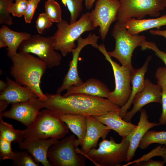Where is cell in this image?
Instances as JSON below:
<instances>
[{
  "label": "cell",
  "instance_id": "1",
  "mask_svg": "<svg viewBox=\"0 0 166 166\" xmlns=\"http://www.w3.org/2000/svg\"><path fill=\"white\" fill-rule=\"evenodd\" d=\"M44 108L58 116L65 114L101 116L120 108L108 98L76 93L66 97L61 94L46 93Z\"/></svg>",
  "mask_w": 166,
  "mask_h": 166
},
{
  "label": "cell",
  "instance_id": "2",
  "mask_svg": "<svg viewBox=\"0 0 166 166\" xmlns=\"http://www.w3.org/2000/svg\"><path fill=\"white\" fill-rule=\"evenodd\" d=\"M10 73L15 81L30 89L43 101L46 98L40 86L41 78L47 67L38 57L30 53L19 52L10 58Z\"/></svg>",
  "mask_w": 166,
  "mask_h": 166
},
{
  "label": "cell",
  "instance_id": "3",
  "mask_svg": "<svg viewBox=\"0 0 166 166\" xmlns=\"http://www.w3.org/2000/svg\"><path fill=\"white\" fill-rule=\"evenodd\" d=\"M69 131L66 124L59 117L45 109L40 111L33 122L22 130V140L20 143L49 138L62 139Z\"/></svg>",
  "mask_w": 166,
  "mask_h": 166
},
{
  "label": "cell",
  "instance_id": "4",
  "mask_svg": "<svg viewBox=\"0 0 166 166\" xmlns=\"http://www.w3.org/2000/svg\"><path fill=\"white\" fill-rule=\"evenodd\" d=\"M57 29L53 36L55 49L65 57L76 47L75 41L85 32L95 29L89 17V12L83 14L75 22L69 24L62 20L57 23Z\"/></svg>",
  "mask_w": 166,
  "mask_h": 166
},
{
  "label": "cell",
  "instance_id": "5",
  "mask_svg": "<svg viewBox=\"0 0 166 166\" xmlns=\"http://www.w3.org/2000/svg\"><path fill=\"white\" fill-rule=\"evenodd\" d=\"M130 140L127 136L122 137L121 142H116L111 136L109 140L103 139L99 147L91 149L86 154H81L96 166H119L126 160Z\"/></svg>",
  "mask_w": 166,
  "mask_h": 166
},
{
  "label": "cell",
  "instance_id": "6",
  "mask_svg": "<svg viewBox=\"0 0 166 166\" xmlns=\"http://www.w3.org/2000/svg\"><path fill=\"white\" fill-rule=\"evenodd\" d=\"M104 56L105 59L110 64L113 69L115 87L113 91H110L108 99L120 108L124 106L129 99L132 89L131 80L133 67L120 65L111 58L104 44L99 45L98 49Z\"/></svg>",
  "mask_w": 166,
  "mask_h": 166
},
{
  "label": "cell",
  "instance_id": "7",
  "mask_svg": "<svg viewBox=\"0 0 166 166\" xmlns=\"http://www.w3.org/2000/svg\"><path fill=\"white\" fill-rule=\"evenodd\" d=\"M115 41L114 49L108 52L111 57L117 59L122 65L132 67V57L134 50L145 40L144 35H132L128 31L124 23L118 21L111 33Z\"/></svg>",
  "mask_w": 166,
  "mask_h": 166
},
{
  "label": "cell",
  "instance_id": "8",
  "mask_svg": "<svg viewBox=\"0 0 166 166\" xmlns=\"http://www.w3.org/2000/svg\"><path fill=\"white\" fill-rule=\"evenodd\" d=\"M76 140L70 134L49 147L47 156L52 166H85L86 158L76 152Z\"/></svg>",
  "mask_w": 166,
  "mask_h": 166
},
{
  "label": "cell",
  "instance_id": "9",
  "mask_svg": "<svg viewBox=\"0 0 166 166\" xmlns=\"http://www.w3.org/2000/svg\"><path fill=\"white\" fill-rule=\"evenodd\" d=\"M18 49L19 52L36 55L49 68L61 64V55L55 49L53 36L44 37L39 35H31L21 43Z\"/></svg>",
  "mask_w": 166,
  "mask_h": 166
},
{
  "label": "cell",
  "instance_id": "10",
  "mask_svg": "<svg viewBox=\"0 0 166 166\" xmlns=\"http://www.w3.org/2000/svg\"><path fill=\"white\" fill-rule=\"evenodd\" d=\"M117 21L124 23L131 18L142 19L148 15L158 16L164 8L162 0H119Z\"/></svg>",
  "mask_w": 166,
  "mask_h": 166
},
{
  "label": "cell",
  "instance_id": "11",
  "mask_svg": "<svg viewBox=\"0 0 166 166\" xmlns=\"http://www.w3.org/2000/svg\"><path fill=\"white\" fill-rule=\"evenodd\" d=\"M120 6L119 0H97L94 8L89 13L93 27H99L101 38L105 39L110 26L117 20V13Z\"/></svg>",
  "mask_w": 166,
  "mask_h": 166
},
{
  "label": "cell",
  "instance_id": "12",
  "mask_svg": "<svg viewBox=\"0 0 166 166\" xmlns=\"http://www.w3.org/2000/svg\"><path fill=\"white\" fill-rule=\"evenodd\" d=\"M44 105V101L38 97L13 103L9 110L0 114V117L16 120L26 127L34 121Z\"/></svg>",
  "mask_w": 166,
  "mask_h": 166
},
{
  "label": "cell",
  "instance_id": "13",
  "mask_svg": "<svg viewBox=\"0 0 166 166\" xmlns=\"http://www.w3.org/2000/svg\"><path fill=\"white\" fill-rule=\"evenodd\" d=\"M99 36L94 34L90 33L86 38L80 37L77 40V45L71 51L73 58L69 64L68 72L64 77L61 85L58 88L56 93L61 94L65 90L70 86L79 85L83 82L79 77L77 69L78 59L82 49L85 46L90 45L98 49L99 45L97 44Z\"/></svg>",
  "mask_w": 166,
  "mask_h": 166
},
{
  "label": "cell",
  "instance_id": "14",
  "mask_svg": "<svg viewBox=\"0 0 166 166\" xmlns=\"http://www.w3.org/2000/svg\"><path fill=\"white\" fill-rule=\"evenodd\" d=\"M162 89L158 84H153L149 79H145V85L144 89L135 96L131 110L126 113L123 119L131 122L134 115L142 108L148 104L156 102L161 103Z\"/></svg>",
  "mask_w": 166,
  "mask_h": 166
},
{
  "label": "cell",
  "instance_id": "15",
  "mask_svg": "<svg viewBox=\"0 0 166 166\" xmlns=\"http://www.w3.org/2000/svg\"><path fill=\"white\" fill-rule=\"evenodd\" d=\"M87 129L81 149L76 148L77 153L86 154L91 149L96 148L99 139H105L111 129L97 121L93 116L86 115Z\"/></svg>",
  "mask_w": 166,
  "mask_h": 166
},
{
  "label": "cell",
  "instance_id": "16",
  "mask_svg": "<svg viewBox=\"0 0 166 166\" xmlns=\"http://www.w3.org/2000/svg\"><path fill=\"white\" fill-rule=\"evenodd\" d=\"M59 140L50 138L45 140H36L18 144L19 148L27 150L38 163L44 166H52L47 156L49 147L57 142Z\"/></svg>",
  "mask_w": 166,
  "mask_h": 166
},
{
  "label": "cell",
  "instance_id": "17",
  "mask_svg": "<svg viewBox=\"0 0 166 166\" xmlns=\"http://www.w3.org/2000/svg\"><path fill=\"white\" fill-rule=\"evenodd\" d=\"M6 80L7 85L4 91L0 92V100H5L9 104H12L38 97L29 87L21 85L7 77Z\"/></svg>",
  "mask_w": 166,
  "mask_h": 166
},
{
  "label": "cell",
  "instance_id": "18",
  "mask_svg": "<svg viewBox=\"0 0 166 166\" xmlns=\"http://www.w3.org/2000/svg\"><path fill=\"white\" fill-rule=\"evenodd\" d=\"M140 119L138 124L129 135L130 137V144L125 162L131 161L135 155L139 143L146 132L154 127L160 125L159 123L151 122L148 120V116L145 109L140 110Z\"/></svg>",
  "mask_w": 166,
  "mask_h": 166
},
{
  "label": "cell",
  "instance_id": "19",
  "mask_svg": "<svg viewBox=\"0 0 166 166\" xmlns=\"http://www.w3.org/2000/svg\"><path fill=\"white\" fill-rule=\"evenodd\" d=\"M66 90V92L62 96L63 97L81 93L108 98L110 92L105 84L95 78H90L85 82L71 86Z\"/></svg>",
  "mask_w": 166,
  "mask_h": 166
},
{
  "label": "cell",
  "instance_id": "20",
  "mask_svg": "<svg viewBox=\"0 0 166 166\" xmlns=\"http://www.w3.org/2000/svg\"><path fill=\"white\" fill-rule=\"evenodd\" d=\"M31 36L28 33L14 31L3 25L0 28V48L7 47V55L10 58L17 53L21 43Z\"/></svg>",
  "mask_w": 166,
  "mask_h": 166
},
{
  "label": "cell",
  "instance_id": "21",
  "mask_svg": "<svg viewBox=\"0 0 166 166\" xmlns=\"http://www.w3.org/2000/svg\"><path fill=\"white\" fill-rule=\"evenodd\" d=\"M152 59V56H149L140 68L136 69H133L131 81L132 87L130 97L125 105L121 108L118 112L119 115L122 119L127 112L128 110L131 107L136 95L142 91L144 88L145 85V74L147 71L149 62Z\"/></svg>",
  "mask_w": 166,
  "mask_h": 166
},
{
  "label": "cell",
  "instance_id": "22",
  "mask_svg": "<svg viewBox=\"0 0 166 166\" xmlns=\"http://www.w3.org/2000/svg\"><path fill=\"white\" fill-rule=\"evenodd\" d=\"M118 112L111 111L94 117L97 121L111 130L116 131L122 137H126L133 132L136 125L124 120L119 115Z\"/></svg>",
  "mask_w": 166,
  "mask_h": 166
},
{
  "label": "cell",
  "instance_id": "23",
  "mask_svg": "<svg viewBox=\"0 0 166 166\" xmlns=\"http://www.w3.org/2000/svg\"><path fill=\"white\" fill-rule=\"evenodd\" d=\"M124 24L130 34L136 35L144 31L155 28L159 29L161 26L166 25V15L152 19L131 18L126 21Z\"/></svg>",
  "mask_w": 166,
  "mask_h": 166
},
{
  "label": "cell",
  "instance_id": "24",
  "mask_svg": "<svg viewBox=\"0 0 166 166\" xmlns=\"http://www.w3.org/2000/svg\"><path fill=\"white\" fill-rule=\"evenodd\" d=\"M58 116L66 124L69 129L77 136L78 145L81 146L86 131V115L65 114Z\"/></svg>",
  "mask_w": 166,
  "mask_h": 166
},
{
  "label": "cell",
  "instance_id": "25",
  "mask_svg": "<svg viewBox=\"0 0 166 166\" xmlns=\"http://www.w3.org/2000/svg\"><path fill=\"white\" fill-rule=\"evenodd\" d=\"M153 143L166 145V131L148 130L140 140L138 148L144 149Z\"/></svg>",
  "mask_w": 166,
  "mask_h": 166
},
{
  "label": "cell",
  "instance_id": "26",
  "mask_svg": "<svg viewBox=\"0 0 166 166\" xmlns=\"http://www.w3.org/2000/svg\"><path fill=\"white\" fill-rule=\"evenodd\" d=\"M0 137L18 144L22 140V130L15 129L12 124L3 121L0 117Z\"/></svg>",
  "mask_w": 166,
  "mask_h": 166
},
{
  "label": "cell",
  "instance_id": "27",
  "mask_svg": "<svg viewBox=\"0 0 166 166\" xmlns=\"http://www.w3.org/2000/svg\"><path fill=\"white\" fill-rule=\"evenodd\" d=\"M14 157L12 160L13 164L15 166H40L34 160L31 155L25 150L18 151H14Z\"/></svg>",
  "mask_w": 166,
  "mask_h": 166
},
{
  "label": "cell",
  "instance_id": "28",
  "mask_svg": "<svg viewBox=\"0 0 166 166\" xmlns=\"http://www.w3.org/2000/svg\"><path fill=\"white\" fill-rule=\"evenodd\" d=\"M45 13L53 22L61 21V11L59 4L54 0H47L45 3Z\"/></svg>",
  "mask_w": 166,
  "mask_h": 166
},
{
  "label": "cell",
  "instance_id": "29",
  "mask_svg": "<svg viewBox=\"0 0 166 166\" xmlns=\"http://www.w3.org/2000/svg\"><path fill=\"white\" fill-rule=\"evenodd\" d=\"M84 0H61L63 4L66 6L70 14L69 23H73L83 10Z\"/></svg>",
  "mask_w": 166,
  "mask_h": 166
},
{
  "label": "cell",
  "instance_id": "30",
  "mask_svg": "<svg viewBox=\"0 0 166 166\" xmlns=\"http://www.w3.org/2000/svg\"><path fill=\"white\" fill-rule=\"evenodd\" d=\"M12 0H0V24L11 26L13 24L9 8Z\"/></svg>",
  "mask_w": 166,
  "mask_h": 166
},
{
  "label": "cell",
  "instance_id": "31",
  "mask_svg": "<svg viewBox=\"0 0 166 166\" xmlns=\"http://www.w3.org/2000/svg\"><path fill=\"white\" fill-rule=\"evenodd\" d=\"M11 142L0 137V158L1 160H13L14 152L12 150Z\"/></svg>",
  "mask_w": 166,
  "mask_h": 166
},
{
  "label": "cell",
  "instance_id": "32",
  "mask_svg": "<svg viewBox=\"0 0 166 166\" xmlns=\"http://www.w3.org/2000/svg\"><path fill=\"white\" fill-rule=\"evenodd\" d=\"M10 6L9 11L15 17H20L25 13L28 0H15Z\"/></svg>",
  "mask_w": 166,
  "mask_h": 166
},
{
  "label": "cell",
  "instance_id": "33",
  "mask_svg": "<svg viewBox=\"0 0 166 166\" xmlns=\"http://www.w3.org/2000/svg\"><path fill=\"white\" fill-rule=\"evenodd\" d=\"M52 22L46 13L40 14L36 22V27L38 32L42 34L45 29L52 26Z\"/></svg>",
  "mask_w": 166,
  "mask_h": 166
},
{
  "label": "cell",
  "instance_id": "34",
  "mask_svg": "<svg viewBox=\"0 0 166 166\" xmlns=\"http://www.w3.org/2000/svg\"><path fill=\"white\" fill-rule=\"evenodd\" d=\"M140 46L142 50L150 49L154 51L155 55L164 62L166 69V53L160 50L155 43L147 41L145 40L142 42Z\"/></svg>",
  "mask_w": 166,
  "mask_h": 166
},
{
  "label": "cell",
  "instance_id": "35",
  "mask_svg": "<svg viewBox=\"0 0 166 166\" xmlns=\"http://www.w3.org/2000/svg\"><path fill=\"white\" fill-rule=\"evenodd\" d=\"M40 0H28L26 10L23 15L25 22L30 23L35 11Z\"/></svg>",
  "mask_w": 166,
  "mask_h": 166
},
{
  "label": "cell",
  "instance_id": "36",
  "mask_svg": "<svg viewBox=\"0 0 166 166\" xmlns=\"http://www.w3.org/2000/svg\"><path fill=\"white\" fill-rule=\"evenodd\" d=\"M166 147L165 145L163 147H161V145H159L155 148L152 150L149 153L143 156L140 158L132 162H129L128 164L124 165V166L128 165L129 164L137 163L146 161L150 159L152 157L156 156H163L164 154V149Z\"/></svg>",
  "mask_w": 166,
  "mask_h": 166
},
{
  "label": "cell",
  "instance_id": "37",
  "mask_svg": "<svg viewBox=\"0 0 166 166\" xmlns=\"http://www.w3.org/2000/svg\"><path fill=\"white\" fill-rule=\"evenodd\" d=\"M155 77L157 84L161 88L162 91L166 92V69L165 67L158 68L156 72Z\"/></svg>",
  "mask_w": 166,
  "mask_h": 166
},
{
  "label": "cell",
  "instance_id": "38",
  "mask_svg": "<svg viewBox=\"0 0 166 166\" xmlns=\"http://www.w3.org/2000/svg\"><path fill=\"white\" fill-rule=\"evenodd\" d=\"M162 111L159 119L160 125H166V92L162 91L161 103Z\"/></svg>",
  "mask_w": 166,
  "mask_h": 166
},
{
  "label": "cell",
  "instance_id": "39",
  "mask_svg": "<svg viewBox=\"0 0 166 166\" xmlns=\"http://www.w3.org/2000/svg\"><path fill=\"white\" fill-rule=\"evenodd\" d=\"M165 163L164 160H154L150 159L146 161L134 163L133 166H163Z\"/></svg>",
  "mask_w": 166,
  "mask_h": 166
},
{
  "label": "cell",
  "instance_id": "40",
  "mask_svg": "<svg viewBox=\"0 0 166 166\" xmlns=\"http://www.w3.org/2000/svg\"><path fill=\"white\" fill-rule=\"evenodd\" d=\"M149 32L152 35L161 36L166 38V30H151Z\"/></svg>",
  "mask_w": 166,
  "mask_h": 166
},
{
  "label": "cell",
  "instance_id": "41",
  "mask_svg": "<svg viewBox=\"0 0 166 166\" xmlns=\"http://www.w3.org/2000/svg\"><path fill=\"white\" fill-rule=\"evenodd\" d=\"M9 104L6 101L0 100V114L4 111Z\"/></svg>",
  "mask_w": 166,
  "mask_h": 166
},
{
  "label": "cell",
  "instance_id": "42",
  "mask_svg": "<svg viewBox=\"0 0 166 166\" xmlns=\"http://www.w3.org/2000/svg\"><path fill=\"white\" fill-rule=\"evenodd\" d=\"M96 0H85V6L88 10L91 9L94 3Z\"/></svg>",
  "mask_w": 166,
  "mask_h": 166
},
{
  "label": "cell",
  "instance_id": "43",
  "mask_svg": "<svg viewBox=\"0 0 166 166\" xmlns=\"http://www.w3.org/2000/svg\"><path fill=\"white\" fill-rule=\"evenodd\" d=\"M7 85V82L2 80L0 81V92H1L4 91L6 88Z\"/></svg>",
  "mask_w": 166,
  "mask_h": 166
},
{
  "label": "cell",
  "instance_id": "44",
  "mask_svg": "<svg viewBox=\"0 0 166 166\" xmlns=\"http://www.w3.org/2000/svg\"><path fill=\"white\" fill-rule=\"evenodd\" d=\"M162 157L163 160H164L165 163L166 164V147L164 149V155Z\"/></svg>",
  "mask_w": 166,
  "mask_h": 166
},
{
  "label": "cell",
  "instance_id": "45",
  "mask_svg": "<svg viewBox=\"0 0 166 166\" xmlns=\"http://www.w3.org/2000/svg\"><path fill=\"white\" fill-rule=\"evenodd\" d=\"M162 1L164 6L166 7V0H162Z\"/></svg>",
  "mask_w": 166,
  "mask_h": 166
},
{
  "label": "cell",
  "instance_id": "46",
  "mask_svg": "<svg viewBox=\"0 0 166 166\" xmlns=\"http://www.w3.org/2000/svg\"><path fill=\"white\" fill-rule=\"evenodd\" d=\"M13 1H14V0H12Z\"/></svg>",
  "mask_w": 166,
  "mask_h": 166
}]
</instances>
